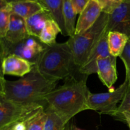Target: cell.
Masks as SVG:
<instances>
[{
  "instance_id": "6da1fadb",
  "label": "cell",
  "mask_w": 130,
  "mask_h": 130,
  "mask_svg": "<svg viewBox=\"0 0 130 130\" xmlns=\"http://www.w3.org/2000/svg\"><path fill=\"white\" fill-rule=\"evenodd\" d=\"M58 80L42 74L34 65L29 74L16 81H8L1 74L0 99L20 104L46 103L45 96L56 88Z\"/></svg>"
},
{
  "instance_id": "7a4b0ae2",
  "label": "cell",
  "mask_w": 130,
  "mask_h": 130,
  "mask_svg": "<svg viewBox=\"0 0 130 130\" xmlns=\"http://www.w3.org/2000/svg\"><path fill=\"white\" fill-rule=\"evenodd\" d=\"M87 76L77 79H67L66 83L50 92L45 96L48 107L62 117L67 123L79 113L90 110V91L86 85Z\"/></svg>"
},
{
  "instance_id": "3957f363",
  "label": "cell",
  "mask_w": 130,
  "mask_h": 130,
  "mask_svg": "<svg viewBox=\"0 0 130 130\" xmlns=\"http://www.w3.org/2000/svg\"><path fill=\"white\" fill-rule=\"evenodd\" d=\"M35 66L44 76L58 81L72 77L76 69H79L67 41L46 46Z\"/></svg>"
},
{
  "instance_id": "277c9868",
  "label": "cell",
  "mask_w": 130,
  "mask_h": 130,
  "mask_svg": "<svg viewBox=\"0 0 130 130\" xmlns=\"http://www.w3.org/2000/svg\"><path fill=\"white\" fill-rule=\"evenodd\" d=\"M109 15L102 13L100 17L91 28L80 34L69 37L68 42L74 57V63L78 68L82 67L107 28Z\"/></svg>"
},
{
  "instance_id": "5b68a950",
  "label": "cell",
  "mask_w": 130,
  "mask_h": 130,
  "mask_svg": "<svg viewBox=\"0 0 130 130\" xmlns=\"http://www.w3.org/2000/svg\"><path fill=\"white\" fill-rule=\"evenodd\" d=\"M46 46L38 38L32 36L16 43H10L4 38H0L1 60L13 55L36 64Z\"/></svg>"
},
{
  "instance_id": "8992f818",
  "label": "cell",
  "mask_w": 130,
  "mask_h": 130,
  "mask_svg": "<svg viewBox=\"0 0 130 130\" xmlns=\"http://www.w3.org/2000/svg\"><path fill=\"white\" fill-rule=\"evenodd\" d=\"M44 109V105L41 104L25 105L0 99V129L33 118Z\"/></svg>"
},
{
  "instance_id": "52a82bcc",
  "label": "cell",
  "mask_w": 130,
  "mask_h": 130,
  "mask_svg": "<svg viewBox=\"0 0 130 130\" xmlns=\"http://www.w3.org/2000/svg\"><path fill=\"white\" fill-rule=\"evenodd\" d=\"M128 85V80L126 77L124 83L114 91L100 93H90L88 98L89 109L113 116L118 107L117 105L121 102L125 95Z\"/></svg>"
},
{
  "instance_id": "ba28073f",
  "label": "cell",
  "mask_w": 130,
  "mask_h": 130,
  "mask_svg": "<svg viewBox=\"0 0 130 130\" xmlns=\"http://www.w3.org/2000/svg\"><path fill=\"white\" fill-rule=\"evenodd\" d=\"M107 29L109 32H120L130 38V0H125L109 14Z\"/></svg>"
},
{
  "instance_id": "9c48e42d",
  "label": "cell",
  "mask_w": 130,
  "mask_h": 130,
  "mask_svg": "<svg viewBox=\"0 0 130 130\" xmlns=\"http://www.w3.org/2000/svg\"><path fill=\"white\" fill-rule=\"evenodd\" d=\"M108 33L109 31L106 28L102 36L89 56L86 63L79 69L80 74L88 76L91 74L96 73L97 61L100 58L110 56L108 46Z\"/></svg>"
},
{
  "instance_id": "30bf717a",
  "label": "cell",
  "mask_w": 130,
  "mask_h": 130,
  "mask_svg": "<svg viewBox=\"0 0 130 130\" xmlns=\"http://www.w3.org/2000/svg\"><path fill=\"white\" fill-rule=\"evenodd\" d=\"M34 65L16 55H9L1 60V74L24 77L32 70Z\"/></svg>"
},
{
  "instance_id": "8fae6325",
  "label": "cell",
  "mask_w": 130,
  "mask_h": 130,
  "mask_svg": "<svg viewBox=\"0 0 130 130\" xmlns=\"http://www.w3.org/2000/svg\"><path fill=\"white\" fill-rule=\"evenodd\" d=\"M102 13V9L97 1L90 0L79 14L74 34H80L88 30L97 21Z\"/></svg>"
},
{
  "instance_id": "7c38bea8",
  "label": "cell",
  "mask_w": 130,
  "mask_h": 130,
  "mask_svg": "<svg viewBox=\"0 0 130 130\" xmlns=\"http://www.w3.org/2000/svg\"><path fill=\"white\" fill-rule=\"evenodd\" d=\"M97 74L99 79L107 88H112L118 79L116 57L110 55L97 61Z\"/></svg>"
},
{
  "instance_id": "4fadbf2b",
  "label": "cell",
  "mask_w": 130,
  "mask_h": 130,
  "mask_svg": "<svg viewBox=\"0 0 130 130\" xmlns=\"http://www.w3.org/2000/svg\"><path fill=\"white\" fill-rule=\"evenodd\" d=\"M30 36L27 31L25 20L21 17L12 13L7 32L4 39L11 43H16Z\"/></svg>"
},
{
  "instance_id": "5bb4252c",
  "label": "cell",
  "mask_w": 130,
  "mask_h": 130,
  "mask_svg": "<svg viewBox=\"0 0 130 130\" xmlns=\"http://www.w3.org/2000/svg\"><path fill=\"white\" fill-rule=\"evenodd\" d=\"M50 19H53V18L50 13L46 10L25 19L27 29L29 35L39 39L46 23Z\"/></svg>"
},
{
  "instance_id": "9a60e30c",
  "label": "cell",
  "mask_w": 130,
  "mask_h": 130,
  "mask_svg": "<svg viewBox=\"0 0 130 130\" xmlns=\"http://www.w3.org/2000/svg\"><path fill=\"white\" fill-rule=\"evenodd\" d=\"M12 13H15L23 19L30 17L45 10L44 8L36 0H27L11 4Z\"/></svg>"
},
{
  "instance_id": "2e32d148",
  "label": "cell",
  "mask_w": 130,
  "mask_h": 130,
  "mask_svg": "<svg viewBox=\"0 0 130 130\" xmlns=\"http://www.w3.org/2000/svg\"><path fill=\"white\" fill-rule=\"evenodd\" d=\"M46 10L49 11L53 20L58 24L62 30V34L66 36L63 17V0H36Z\"/></svg>"
},
{
  "instance_id": "e0dca14e",
  "label": "cell",
  "mask_w": 130,
  "mask_h": 130,
  "mask_svg": "<svg viewBox=\"0 0 130 130\" xmlns=\"http://www.w3.org/2000/svg\"><path fill=\"white\" fill-rule=\"evenodd\" d=\"M129 38L126 34L118 31H109L108 33V46L110 55L120 57L123 53Z\"/></svg>"
},
{
  "instance_id": "ac0fdd59",
  "label": "cell",
  "mask_w": 130,
  "mask_h": 130,
  "mask_svg": "<svg viewBox=\"0 0 130 130\" xmlns=\"http://www.w3.org/2000/svg\"><path fill=\"white\" fill-rule=\"evenodd\" d=\"M77 14L74 9L71 0H63V17L64 20L66 36L74 35L76 30V17Z\"/></svg>"
},
{
  "instance_id": "d6986e66",
  "label": "cell",
  "mask_w": 130,
  "mask_h": 130,
  "mask_svg": "<svg viewBox=\"0 0 130 130\" xmlns=\"http://www.w3.org/2000/svg\"><path fill=\"white\" fill-rule=\"evenodd\" d=\"M59 33L62 34V30L58 24L53 19H50L46 23L39 39L45 45H52L57 43L56 39Z\"/></svg>"
},
{
  "instance_id": "ffe728a7",
  "label": "cell",
  "mask_w": 130,
  "mask_h": 130,
  "mask_svg": "<svg viewBox=\"0 0 130 130\" xmlns=\"http://www.w3.org/2000/svg\"><path fill=\"white\" fill-rule=\"evenodd\" d=\"M45 110L47 113V118L44 130H64L69 123L48 107Z\"/></svg>"
},
{
  "instance_id": "44dd1931",
  "label": "cell",
  "mask_w": 130,
  "mask_h": 130,
  "mask_svg": "<svg viewBox=\"0 0 130 130\" xmlns=\"http://www.w3.org/2000/svg\"><path fill=\"white\" fill-rule=\"evenodd\" d=\"M11 14V4L0 0V38H4L6 36Z\"/></svg>"
},
{
  "instance_id": "7402d4cb",
  "label": "cell",
  "mask_w": 130,
  "mask_h": 130,
  "mask_svg": "<svg viewBox=\"0 0 130 130\" xmlns=\"http://www.w3.org/2000/svg\"><path fill=\"white\" fill-rule=\"evenodd\" d=\"M129 83V82H128ZM130 117V85H128L125 95L118 106L114 116L116 119L122 121L124 117Z\"/></svg>"
},
{
  "instance_id": "603a6c76",
  "label": "cell",
  "mask_w": 130,
  "mask_h": 130,
  "mask_svg": "<svg viewBox=\"0 0 130 130\" xmlns=\"http://www.w3.org/2000/svg\"><path fill=\"white\" fill-rule=\"evenodd\" d=\"M46 118L47 113L44 109L30 121L27 130H44Z\"/></svg>"
},
{
  "instance_id": "cb8c5ba5",
  "label": "cell",
  "mask_w": 130,
  "mask_h": 130,
  "mask_svg": "<svg viewBox=\"0 0 130 130\" xmlns=\"http://www.w3.org/2000/svg\"><path fill=\"white\" fill-rule=\"evenodd\" d=\"M97 1L102 9V11L105 13L110 14L119 7L125 0H95Z\"/></svg>"
},
{
  "instance_id": "d4e9b609",
  "label": "cell",
  "mask_w": 130,
  "mask_h": 130,
  "mask_svg": "<svg viewBox=\"0 0 130 130\" xmlns=\"http://www.w3.org/2000/svg\"><path fill=\"white\" fill-rule=\"evenodd\" d=\"M90 1V0H71V3L77 15L81 13Z\"/></svg>"
},
{
  "instance_id": "484cf974",
  "label": "cell",
  "mask_w": 130,
  "mask_h": 130,
  "mask_svg": "<svg viewBox=\"0 0 130 130\" xmlns=\"http://www.w3.org/2000/svg\"><path fill=\"white\" fill-rule=\"evenodd\" d=\"M119 57L124 63V67H130V38L123 53Z\"/></svg>"
},
{
  "instance_id": "4316f807",
  "label": "cell",
  "mask_w": 130,
  "mask_h": 130,
  "mask_svg": "<svg viewBox=\"0 0 130 130\" xmlns=\"http://www.w3.org/2000/svg\"><path fill=\"white\" fill-rule=\"evenodd\" d=\"M67 130H84L78 128L74 124H69V123L67 124Z\"/></svg>"
},
{
  "instance_id": "83f0119b",
  "label": "cell",
  "mask_w": 130,
  "mask_h": 130,
  "mask_svg": "<svg viewBox=\"0 0 130 130\" xmlns=\"http://www.w3.org/2000/svg\"><path fill=\"white\" fill-rule=\"evenodd\" d=\"M126 69V77L128 79L129 85H130V67H125Z\"/></svg>"
},
{
  "instance_id": "f1b7e54d",
  "label": "cell",
  "mask_w": 130,
  "mask_h": 130,
  "mask_svg": "<svg viewBox=\"0 0 130 130\" xmlns=\"http://www.w3.org/2000/svg\"><path fill=\"white\" fill-rule=\"evenodd\" d=\"M4 1H5L6 3L9 4H12L15 3L20 2V1H27V0H3Z\"/></svg>"
},
{
  "instance_id": "f546056e",
  "label": "cell",
  "mask_w": 130,
  "mask_h": 130,
  "mask_svg": "<svg viewBox=\"0 0 130 130\" xmlns=\"http://www.w3.org/2000/svg\"><path fill=\"white\" fill-rule=\"evenodd\" d=\"M122 121L124 122H125V123L128 124V126H129V128L130 129V117H128V116L124 117Z\"/></svg>"
},
{
  "instance_id": "4dcf8cb0",
  "label": "cell",
  "mask_w": 130,
  "mask_h": 130,
  "mask_svg": "<svg viewBox=\"0 0 130 130\" xmlns=\"http://www.w3.org/2000/svg\"><path fill=\"white\" fill-rule=\"evenodd\" d=\"M64 130H67V126H66V128H65V129H64Z\"/></svg>"
}]
</instances>
